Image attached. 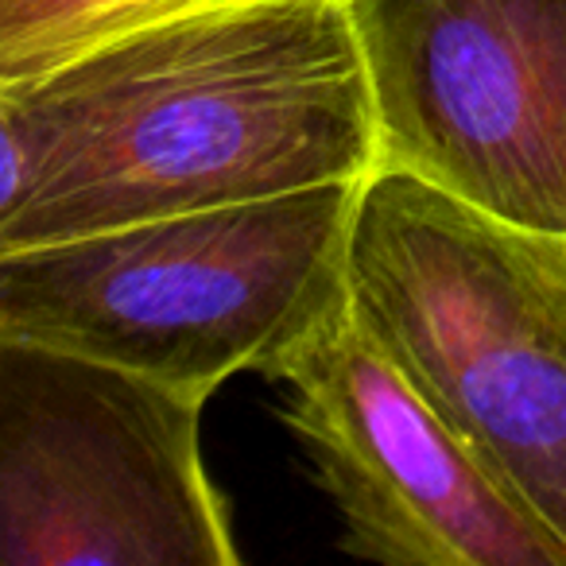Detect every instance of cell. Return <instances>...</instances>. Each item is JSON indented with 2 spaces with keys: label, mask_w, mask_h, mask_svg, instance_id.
<instances>
[{
  "label": "cell",
  "mask_w": 566,
  "mask_h": 566,
  "mask_svg": "<svg viewBox=\"0 0 566 566\" xmlns=\"http://www.w3.org/2000/svg\"><path fill=\"white\" fill-rule=\"evenodd\" d=\"M287 392L342 520V547L385 566H566L551 527L450 431L354 307L264 373Z\"/></svg>",
  "instance_id": "obj_6"
},
{
  "label": "cell",
  "mask_w": 566,
  "mask_h": 566,
  "mask_svg": "<svg viewBox=\"0 0 566 566\" xmlns=\"http://www.w3.org/2000/svg\"><path fill=\"white\" fill-rule=\"evenodd\" d=\"M210 396L0 338V563L237 566L202 462Z\"/></svg>",
  "instance_id": "obj_4"
},
{
  "label": "cell",
  "mask_w": 566,
  "mask_h": 566,
  "mask_svg": "<svg viewBox=\"0 0 566 566\" xmlns=\"http://www.w3.org/2000/svg\"><path fill=\"white\" fill-rule=\"evenodd\" d=\"M377 171L566 233V0H349Z\"/></svg>",
  "instance_id": "obj_5"
},
{
  "label": "cell",
  "mask_w": 566,
  "mask_h": 566,
  "mask_svg": "<svg viewBox=\"0 0 566 566\" xmlns=\"http://www.w3.org/2000/svg\"><path fill=\"white\" fill-rule=\"evenodd\" d=\"M229 4L249 0H0V82L40 74L136 28Z\"/></svg>",
  "instance_id": "obj_7"
},
{
  "label": "cell",
  "mask_w": 566,
  "mask_h": 566,
  "mask_svg": "<svg viewBox=\"0 0 566 566\" xmlns=\"http://www.w3.org/2000/svg\"><path fill=\"white\" fill-rule=\"evenodd\" d=\"M361 187L331 182L0 252V338L213 396L349 311Z\"/></svg>",
  "instance_id": "obj_2"
},
{
  "label": "cell",
  "mask_w": 566,
  "mask_h": 566,
  "mask_svg": "<svg viewBox=\"0 0 566 566\" xmlns=\"http://www.w3.org/2000/svg\"><path fill=\"white\" fill-rule=\"evenodd\" d=\"M349 307L566 547V233L373 171L349 233Z\"/></svg>",
  "instance_id": "obj_3"
},
{
  "label": "cell",
  "mask_w": 566,
  "mask_h": 566,
  "mask_svg": "<svg viewBox=\"0 0 566 566\" xmlns=\"http://www.w3.org/2000/svg\"><path fill=\"white\" fill-rule=\"evenodd\" d=\"M373 171L349 0L190 12L0 82V252Z\"/></svg>",
  "instance_id": "obj_1"
}]
</instances>
